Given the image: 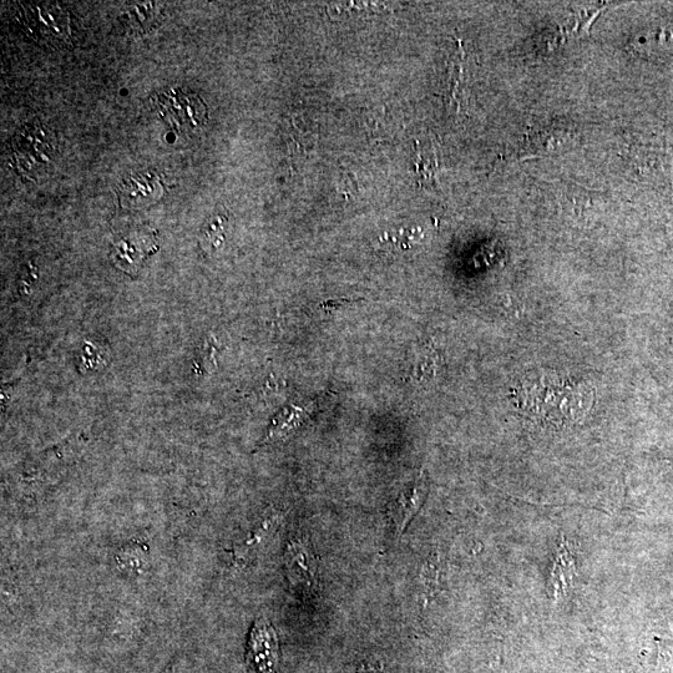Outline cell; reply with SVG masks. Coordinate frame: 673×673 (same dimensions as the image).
Listing matches in <instances>:
<instances>
[{"instance_id": "obj_1", "label": "cell", "mask_w": 673, "mask_h": 673, "mask_svg": "<svg viewBox=\"0 0 673 673\" xmlns=\"http://www.w3.org/2000/svg\"><path fill=\"white\" fill-rule=\"evenodd\" d=\"M516 404L535 421L563 427L589 413L594 393L586 384L541 376L516 387Z\"/></svg>"}, {"instance_id": "obj_2", "label": "cell", "mask_w": 673, "mask_h": 673, "mask_svg": "<svg viewBox=\"0 0 673 673\" xmlns=\"http://www.w3.org/2000/svg\"><path fill=\"white\" fill-rule=\"evenodd\" d=\"M57 154V139L48 128L40 124L24 126L14 140V158L18 168L34 176L47 170Z\"/></svg>"}, {"instance_id": "obj_3", "label": "cell", "mask_w": 673, "mask_h": 673, "mask_svg": "<svg viewBox=\"0 0 673 673\" xmlns=\"http://www.w3.org/2000/svg\"><path fill=\"white\" fill-rule=\"evenodd\" d=\"M161 118L179 133H195L207 121V108L196 94L182 89L160 94L156 100Z\"/></svg>"}, {"instance_id": "obj_4", "label": "cell", "mask_w": 673, "mask_h": 673, "mask_svg": "<svg viewBox=\"0 0 673 673\" xmlns=\"http://www.w3.org/2000/svg\"><path fill=\"white\" fill-rule=\"evenodd\" d=\"M27 32L37 42L67 43L70 37V20L67 10L57 4H25L22 14Z\"/></svg>"}, {"instance_id": "obj_5", "label": "cell", "mask_w": 673, "mask_h": 673, "mask_svg": "<svg viewBox=\"0 0 673 673\" xmlns=\"http://www.w3.org/2000/svg\"><path fill=\"white\" fill-rule=\"evenodd\" d=\"M285 565L287 578L293 588L310 594L320 586V565L305 535L298 534L288 540Z\"/></svg>"}, {"instance_id": "obj_6", "label": "cell", "mask_w": 673, "mask_h": 673, "mask_svg": "<svg viewBox=\"0 0 673 673\" xmlns=\"http://www.w3.org/2000/svg\"><path fill=\"white\" fill-rule=\"evenodd\" d=\"M247 660L258 673H276L280 644L275 629L266 619H258L252 627Z\"/></svg>"}, {"instance_id": "obj_7", "label": "cell", "mask_w": 673, "mask_h": 673, "mask_svg": "<svg viewBox=\"0 0 673 673\" xmlns=\"http://www.w3.org/2000/svg\"><path fill=\"white\" fill-rule=\"evenodd\" d=\"M428 495V482L424 474L412 485L403 489L388 505V516L394 526V533L401 538L409 523L421 510Z\"/></svg>"}, {"instance_id": "obj_8", "label": "cell", "mask_w": 673, "mask_h": 673, "mask_svg": "<svg viewBox=\"0 0 673 673\" xmlns=\"http://www.w3.org/2000/svg\"><path fill=\"white\" fill-rule=\"evenodd\" d=\"M164 184L155 174H139L129 177L119 186L121 205L128 209H140L158 201L164 194Z\"/></svg>"}, {"instance_id": "obj_9", "label": "cell", "mask_w": 673, "mask_h": 673, "mask_svg": "<svg viewBox=\"0 0 673 673\" xmlns=\"http://www.w3.org/2000/svg\"><path fill=\"white\" fill-rule=\"evenodd\" d=\"M640 52L652 57H673V19H664L647 29L640 38Z\"/></svg>"}, {"instance_id": "obj_10", "label": "cell", "mask_w": 673, "mask_h": 673, "mask_svg": "<svg viewBox=\"0 0 673 673\" xmlns=\"http://www.w3.org/2000/svg\"><path fill=\"white\" fill-rule=\"evenodd\" d=\"M227 219L222 216H216L209 224L204 227L201 234L202 249L207 252H214L225 242V230Z\"/></svg>"}, {"instance_id": "obj_11", "label": "cell", "mask_w": 673, "mask_h": 673, "mask_svg": "<svg viewBox=\"0 0 673 673\" xmlns=\"http://www.w3.org/2000/svg\"><path fill=\"white\" fill-rule=\"evenodd\" d=\"M217 354H219V343L214 337H207L204 347L200 351L201 367L207 373H214L217 367Z\"/></svg>"}]
</instances>
